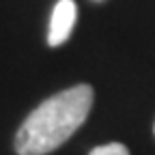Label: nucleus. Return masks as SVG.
<instances>
[{"mask_svg": "<svg viewBox=\"0 0 155 155\" xmlns=\"http://www.w3.org/2000/svg\"><path fill=\"white\" fill-rule=\"evenodd\" d=\"M93 106V88L75 84L63 93L45 99L28 114L15 136L19 155H45L58 149L80 127Z\"/></svg>", "mask_w": 155, "mask_h": 155, "instance_id": "1", "label": "nucleus"}, {"mask_svg": "<svg viewBox=\"0 0 155 155\" xmlns=\"http://www.w3.org/2000/svg\"><path fill=\"white\" fill-rule=\"evenodd\" d=\"M75 2L73 0H58L54 11H52V19H50V32H48V43L52 48L65 43L71 30H73V24H75Z\"/></svg>", "mask_w": 155, "mask_h": 155, "instance_id": "2", "label": "nucleus"}, {"mask_svg": "<svg viewBox=\"0 0 155 155\" xmlns=\"http://www.w3.org/2000/svg\"><path fill=\"white\" fill-rule=\"evenodd\" d=\"M91 155H129V151H127L125 144L110 142V144H104V147H95L91 151Z\"/></svg>", "mask_w": 155, "mask_h": 155, "instance_id": "3", "label": "nucleus"}]
</instances>
